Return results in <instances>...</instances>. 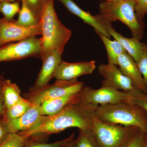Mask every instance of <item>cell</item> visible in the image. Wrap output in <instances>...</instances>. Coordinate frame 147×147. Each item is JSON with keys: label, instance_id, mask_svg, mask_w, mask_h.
<instances>
[{"label": "cell", "instance_id": "7c38bea8", "mask_svg": "<svg viewBox=\"0 0 147 147\" xmlns=\"http://www.w3.org/2000/svg\"><path fill=\"white\" fill-rule=\"evenodd\" d=\"M46 116L41 113L40 105H33L21 117L7 121L9 134L29 131L38 126Z\"/></svg>", "mask_w": 147, "mask_h": 147}, {"label": "cell", "instance_id": "ba28073f", "mask_svg": "<svg viewBox=\"0 0 147 147\" xmlns=\"http://www.w3.org/2000/svg\"><path fill=\"white\" fill-rule=\"evenodd\" d=\"M41 40L31 36L17 42L0 46V62L30 57L40 58Z\"/></svg>", "mask_w": 147, "mask_h": 147}, {"label": "cell", "instance_id": "8fae6325", "mask_svg": "<svg viewBox=\"0 0 147 147\" xmlns=\"http://www.w3.org/2000/svg\"><path fill=\"white\" fill-rule=\"evenodd\" d=\"M96 68L95 61L68 63L62 61L57 67L53 78L57 80L69 81L79 76L92 74Z\"/></svg>", "mask_w": 147, "mask_h": 147}, {"label": "cell", "instance_id": "9c48e42d", "mask_svg": "<svg viewBox=\"0 0 147 147\" xmlns=\"http://www.w3.org/2000/svg\"><path fill=\"white\" fill-rule=\"evenodd\" d=\"M98 71L103 78L102 82L103 86L111 87L127 93L142 91L134 82L125 76L115 65L108 63L100 64L98 67Z\"/></svg>", "mask_w": 147, "mask_h": 147}, {"label": "cell", "instance_id": "6da1fadb", "mask_svg": "<svg viewBox=\"0 0 147 147\" xmlns=\"http://www.w3.org/2000/svg\"><path fill=\"white\" fill-rule=\"evenodd\" d=\"M98 106L81 102L76 94L75 98L60 112L46 116L42 122L34 128L18 133L29 138L36 134L59 133L70 127L90 129L92 118Z\"/></svg>", "mask_w": 147, "mask_h": 147}, {"label": "cell", "instance_id": "d4e9b609", "mask_svg": "<svg viewBox=\"0 0 147 147\" xmlns=\"http://www.w3.org/2000/svg\"><path fill=\"white\" fill-rule=\"evenodd\" d=\"M74 133H73L69 137L66 139L52 143L37 142L27 143L26 141L23 147H66L69 142H71L74 139Z\"/></svg>", "mask_w": 147, "mask_h": 147}, {"label": "cell", "instance_id": "7402d4cb", "mask_svg": "<svg viewBox=\"0 0 147 147\" xmlns=\"http://www.w3.org/2000/svg\"><path fill=\"white\" fill-rule=\"evenodd\" d=\"M14 21L19 26L26 28L35 26L39 24L31 11L24 2H22L18 19Z\"/></svg>", "mask_w": 147, "mask_h": 147}, {"label": "cell", "instance_id": "30bf717a", "mask_svg": "<svg viewBox=\"0 0 147 147\" xmlns=\"http://www.w3.org/2000/svg\"><path fill=\"white\" fill-rule=\"evenodd\" d=\"M40 35H41L40 23L35 26L26 28L16 24L14 20L0 18V46Z\"/></svg>", "mask_w": 147, "mask_h": 147}, {"label": "cell", "instance_id": "8992f818", "mask_svg": "<svg viewBox=\"0 0 147 147\" xmlns=\"http://www.w3.org/2000/svg\"><path fill=\"white\" fill-rule=\"evenodd\" d=\"M84 86L76 79L69 81L56 80L54 84L46 85L39 89L24 94V98L33 105H40L53 98L78 93Z\"/></svg>", "mask_w": 147, "mask_h": 147}, {"label": "cell", "instance_id": "4316f807", "mask_svg": "<svg viewBox=\"0 0 147 147\" xmlns=\"http://www.w3.org/2000/svg\"><path fill=\"white\" fill-rule=\"evenodd\" d=\"M129 96V103L139 105L147 113V94L141 91L127 93Z\"/></svg>", "mask_w": 147, "mask_h": 147}, {"label": "cell", "instance_id": "603a6c76", "mask_svg": "<svg viewBox=\"0 0 147 147\" xmlns=\"http://www.w3.org/2000/svg\"><path fill=\"white\" fill-rule=\"evenodd\" d=\"M20 9L18 1L0 2V12L3 15V18L8 21H13L14 16L19 13Z\"/></svg>", "mask_w": 147, "mask_h": 147}, {"label": "cell", "instance_id": "ffe728a7", "mask_svg": "<svg viewBox=\"0 0 147 147\" xmlns=\"http://www.w3.org/2000/svg\"><path fill=\"white\" fill-rule=\"evenodd\" d=\"M66 147H100L91 130L79 129V134L75 140L69 142Z\"/></svg>", "mask_w": 147, "mask_h": 147}, {"label": "cell", "instance_id": "ac0fdd59", "mask_svg": "<svg viewBox=\"0 0 147 147\" xmlns=\"http://www.w3.org/2000/svg\"><path fill=\"white\" fill-rule=\"evenodd\" d=\"M105 45L107 51L108 63L117 65L118 58L120 55L126 52L121 45L115 39L111 40L110 38L98 33Z\"/></svg>", "mask_w": 147, "mask_h": 147}, {"label": "cell", "instance_id": "277c9868", "mask_svg": "<svg viewBox=\"0 0 147 147\" xmlns=\"http://www.w3.org/2000/svg\"><path fill=\"white\" fill-rule=\"evenodd\" d=\"M135 5V0H122L117 2L103 1L99 4V15L105 24L121 21L128 27L133 37L140 40L144 36V25L137 18Z\"/></svg>", "mask_w": 147, "mask_h": 147}, {"label": "cell", "instance_id": "d6a6232c", "mask_svg": "<svg viewBox=\"0 0 147 147\" xmlns=\"http://www.w3.org/2000/svg\"><path fill=\"white\" fill-rule=\"evenodd\" d=\"M108 2H117L120 1L122 0H100Z\"/></svg>", "mask_w": 147, "mask_h": 147}, {"label": "cell", "instance_id": "4fadbf2b", "mask_svg": "<svg viewBox=\"0 0 147 147\" xmlns=\"http://www.w3.org/2000/svg\"><path fill=\"white\" fill-rule=\"evenodd\" d=\"M64 5L66 8L71 13L82 19L84 23L92 27L96 33H99L110 38V35L107 31L106 24L99 14L92 15L88 11H86L77 5L73 0H58Z\"/></svg>", "mask_w": 147, "mask_h": 147}, {"label": "cell", "instance_id": "52a82bcc", "mask_svg": "<svg viewBox=\"0 0 147 147\" xmlns=\"http://www.w3.org/2000/svg\"><path fill=\"white\" fill-rule=\"evenodd\" d=\"M77 97L81 102L96 106L129 102V100L127 93L103 85L97 89L84 86L77 93Z\"/></svg>", "mask_w": 147, "mask_h": 147}, {"label": "cell", "instance_id": "484cf974", "mask_svg": "<svg viewBox=\"0 0 147 147\" xmlns=\"http://www.w3.org/2000/svg\"><path fill=\"white\" fill-rule=\"evenodd\" d=\"M31 11L35 17L40 22L43 6L46 0H21Z\"/></svg>", "mask_w": 147, "mask_h": 147}, {"label": "cell", "instance_id": "e575fe53", "mask_svg": "<svg viewBox=\"0 0 147 147\" xmlns=\"http://www.w3.org/2000/svg\"><path fill=\"white\" fill-rule=\"evenodd\" d=\"M16 1V0H0V2L4 1L9 2H14Z\"/></svg>", "mask_w": 147, "mask_h": 147}, {"label": "cell", "instance_id": "83f0119b", "mask_svg": "<svg viewBox=\"0 0 147 147\" xmlns=\"http://www.w3.org/2000/svg\"><path fill=\"white\" fill-rule=\"evenodd\" d=\"M146 134L145 132L137 129L125 147H146Z\"/></svg>", "mask_w": 147, "mask_h": 147}, {"label": "cell", "instance_id": "cb8c5ba5", "mask_svg": "<svg viewBox=\"0 0 147 147\" xmlns=\"http://www.w3.org/2000/svg\"><path fill=\"white\" fill-rule=\"evenodd\" d=\"M28 139L18 133L9 134L0 147H23Z\"/></svg>", "mask_w": 147, "mask_h": 147}, {"label": "cell", "instance_id": "2e32d148", "mask_svg": "<svg viewBox=\"0 0 147 147\" xmlns=\"http://www.w3.org/2000/svg\"><path fill=\"white\" fill-rule=\"evenodd\" d=\"M117 65L122 72L131 79L139 90L146 94L143 77L139 70L137 63L131 56L126 52L119 56Z\"/></svg>", "mask_w": 147, "mask_h": 147}, {"label": "cell", "instance_id": "d590c367", "mask_svg": "<svg viewBox=\"0 0 147 147\" xmlns=\"http://www.w3.org/2000/svg\"><path fill=\"white\" fill-rule=\"evenodd\" d=\"M146 147H147V133H146Z\"/></svg>", "mask_w": 147, "mask_h": 147}, {"label": "cell", "instance_id": "836d02e7", "mask_svg": "<svg viewBox=\"0 0 147 147\" xmlns=\"http://www.w3.org/2000/svg\"><path fill=\"white\" fill-rule=\"evenodd\" d=\"M4 78V77H3V76H2L0 74V82H3V81H4V80H5Z\"/></svg>", "mask_w": 147, "mask_h": 147}, {"label": "cell", "instance_id": "e0dca14e", "mask_svg": "<svg viewBox=\"0 0 147 147\" xmlns=\"http://www.w3.org/2000/svg\"><path fill=\"white\" fill-rule=\"evenodd\" d=\"M77 93L53 98L43 102L40 105L42 115L50 116L59 113L75 98Z\"/></svg>", "mask_w": 147, "mask_h": 147}, {"label": "cell", "instance_id": "9a60e30c", "mask_svg": "<svg viewBox=\"0 0 147 147\" xmlns=\"http://www.w3.org/2000/svg\"><path fill=\"white\" fill-rule=\"evenodd\" d=\"M105 24L109 35L119 41L126 53L132 57L137 63L146 47V44L140 42L139 40L134 37L131 38L125 37L116 31L111 24Z\"/></svg>", "mask_w": 147, "mask_h": 147}, {"label": "cell", "instance_id": "f546056e", "mask_svg": "<svg viewBox=\"0 0 147 147\" xmlns=\"http://www.w3.org/2000/svg\"><path fill=\"white\" fill-rule=\"evenodd\" d=\"M135 11L138 20L142 23L147 13V0H135Z\"/></svg>", "mask_w": 147, "mask_h": 147}, {"label": "cell", "instance_id": "f1b7e54d", "mask_svg": "<svg viewBox=\"0 0 147 147\" xmlns=\"http://www.w3.org/2000/svg\"><path fill=\"white\" fill-rule=\"evenodd\" d=\"M138 68L142 74L147 92V46L142 57L137 63Z\"/></svg>", "mask_w": 147, "mask_h": 147}, {"label": "cell", "instance_id": "d6986e66", "mask_svg": "<svg viewBox=\"0 0 147 147\" xmlns=\"http://www.w3.org/2000/svg\"><path fill=\"white\" fill-rule=\"evenodd\" d=\"M2 90L6 110L18 102L21 98V91L18 86L9 79H5Z\"/></svg>", "mask_w": 147, "mask_h": 147}, {"label": "cell", "instance_id": "3957f363", "mask_svg": "<svg viewBox=\"0 0 147 147\" xmlns=\"http://www.w3.org/2000/svg\"><path fill=\"white\" fill-rule=\"evenodd\" d=\"M94 115L104 121L135 127L147 133V113L139 105L125 102L99 105Z\"/></svg>", "mask_w": 147, "mask_h": 147}, {"label": "cell", "instance_id": "4dcf8cb0", "mask_svg": "<svg viewBox=\"0 0 147 147\" xmlns=\"http://www.w3.org/2000/svg\"><path fill=\"white\" fill-rule=\"evenodd\" d=\"M9 134L6 120L3 117H0V144L5 140Z\"/></svg>", "mask_w": 147, "mask_h": 147}, {"label": "cell", "instance_id": "5b68a950", "mask_svg": "<svg viewBox=\"0 0 147 147\" xmlns=\"http://www.w3.org/2000/svg\"><path fill=\"white\" fill-rule=\"evenodd\" d=\"M138 129L92 118L91 130L100 147H125Z\"/></svg>", "mask_w": 147, "mask_h": 147}, {"label": "cell", "instance_id": "1f68e13d", "mask_svg": "<svg viewBox=\"0 0 147 147\" xmlns=\"http://www.w3.org/2000/svg\"><path fill=\"white\" fill-rule=\"evenodd\" d=\"M4 81L0 82V117H4L6 110L2 90L3 84Z\"/></svg>", "mask_w": 147, "mask_h": 147}, {"label": "cell", "instance_id": "7a4b0ae2", "mask_svg": "<svg viewBox=\"0 0 147 147\" xmlns=\"http://www.w3.org/2000/svg\"><path fill=\"white\" fill-rule=\"evenodd\" d=\"M39 23L42 35L41 61L55 50L62 55L72 32L58 18L54 8V0H46Z\"/></svg>", "mask_w": 147, "mask_h": 147}, {"label": "cell", "instance_id": "8d00e7d4", "mask_svg": "<svg viewBox=\"0 0 147 147\" xmlns=\"http://www.w3.org/2000/svg\"><path fill=\"white\" fill-rule=\"evenodd\" d=\"M146 94H147V93H146Z\"/></svg>", "mask_w": 147, "mask_h": 147}, {"label": "cell", "instance_id": "44dd1931", "mask_svg": "<svg viewBox=\"0 0 147 147\" xmlns=\"http://www.w3.org/2000/svg\"><path fill=\"white\" fill-rule=\"evenodd\" d=\"M32 104L24 98L5 110L3 118L7 121L18 118L26 112Z\"/></svg>", "mask_w": 147, "mask_h": 147}, {"label": "cell", "instance_id": "5bb4252c", "mask_svg": "<svg viewBox=\"0 0 147 147\" xmlns=\"http://www.w3.org/2000/svg\"><path fill=\"white\" fill-rule=\"evenodd\" d=\"M62 55L58 51L55 50L42 61V67L30 91L36 90L48 85L50 80L53 78L57 67L62 61Z\"/></svg>", "mask_w": 147, "mask_h": 147}]
</instances>
